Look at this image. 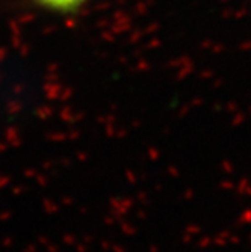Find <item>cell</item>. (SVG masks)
<instances>
[{"instance_id":"cell-1","label":"cell","mask_w":251,"mask_h":252,"mask_svg":"<svg viewBox=\"0 0 251 252\" xmlns=\"http://www.w3.org/2000/svg\"><path fill=\"white\" fill-rule=\"evenodd\" d=\"M32 2L52 14L70 15L79 12L89 0H32Z\"/></svg>"}]
</instances>
